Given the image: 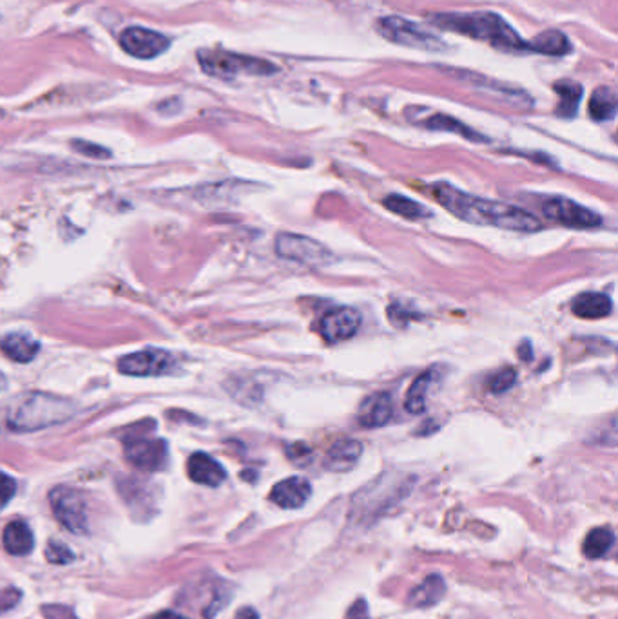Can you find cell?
<instances>
[{"mask_svg":"<svg viewBox=\"0 0 618 619\" xmlns=\"http://www.w3.org/2000/svg\"><path fill=\"white\" fill-rule=\"evenodd\" d=\"M236 619H259V614L250 606H243L236 612Z\"/></svg>","mask_w":618,"mask_h":619,"instance_id":"36","label":"cell"},{"mask_svg":"<svg viewBox=\"0 0 618 619\" xmlns=\"http://www.w3.org/2000/svg\"><path fill=\"white\" fill-rule=\"evenodd\" d=\"M431 380H433V373L424 371L411 382V386L406 393V400H404L406 411H410V413H422L424 411L426 396H428V389L431 386Z\"/></svg>","mask_w":618,"mask_h":619,"instance_id":"26","label":"cell"},{"mask_svg":"<svg viewBox=\"0 0 618 619\" xmlns=\"http://www.w3.org/2000/svg\"><path fill=\"white\" fill-rule=\"evenodd\" d=\"M4 384H5V378H4V375L0 373V387H4Z\"/></svg>","mask_w":618,"mask_h":619,"instance_id":"39","label":"cell"},{"mask_svg":"<svg viewBox=\"0 0 618 619\" xmlns=\"http://www.w3.org/2000/svg\"><path fill=\"white\" fill-rule=\"evenodd\" d=\"M611 310L613 300L600 291H585L573 300V313L580 319H602L607 317Z\"/></svg>","mask_w":618,"mask_h":619,"instance_id":"19","label":"cell"},{"mask_svg":"<svg viewBox=\"0 0 618 619\" xmlns=\"http://www.w3.org/2000/svg\"><path fill=\"white\" fill-rule=\"evenodd\" d=\"M187 474L192 481L208 487H217L227 478V472L221 467V463L207 452L190 454V458L187 460Z\"/></svg>","mask_w":618,"mask_h":619,"instance_id":"15","label":"cell"},{"mask_svg":"<svg viewBox=\"0 0 618 619\" xmlns=\"http://www.w3.org/2000/svg\"><path fill=\"white\" fill-rule=\"evenodd\" d=\"M428 20L444 31L459 33L480 42H486L500 51L527 52V42L497 13L475 11V13H437Z\"/></svg>","mask_w":618,"mask_h":619,"instance_id":"2","label":"cell"},{"mask_svg":"<svg viewBox=\"0 0 618 619\" xmlns=\"http://www.w3.org/2000/svg\"><path fill=\"white\" fill-rule=\"evenodd\" d=\"M120 45L121 49L140 60H150L165 52L170 45L169 38L158 31L147 27H127L120 33Z\"/></svg>","mask_w":618,"mask_h":619,"instance_id":"11","label":"cell"},{"mask_svg":"<svg viewBox=\"0 0 618 619\" xmlns=\"http://www.w3.org/2000/svg\"><path fill=\"white\" fill-rule=\"evenodd\" d=\"M382 203L390 212H393L404 219H424L430 215V212L420 203H417L410 197H404V195L393 194V195H388Z\"/></svg>","mask_w":618,"mask_h":619,"instance_id":"28","label":"cell"},{"mask_svg":"<svg viewBox=\"0 0 618 619\" xmlns=\"http://www.w3.org/2000/svg\"><path fill=\"white\" fill-rule=\"evenodd\" d=\"M589 116L594 121H609L616 114V94L611 87H598L593 90L587 105Z\"/></svg>","mask_w":618,"mask_h":619,"instance_id":"24","label":"cell"},{"mask_svg":"<svg viewBox=\"0 0 618 619\" xmlns=\"http://www.w3.org/2000/svg\"><path fill=\"white\" fill-rule=\"evenodd\" d=\"M72 148L83 156H89V157H94V159H103V157H109L111 152L100 145H94V143H89V141H82V139H74L71 141Z\"/></svg>","mask_w":618,"mask_h":619,"instance_id":"31","label":"cell"},{"mask_svg":"<svg viewBox=\"0 0 618 619\" xmlns=\"http://www.w3.org/2000/svg\"><path fill=\"white\" fill-rule=\"evenodd\" d=\"M430 190L437 203L468 223L489 224L513 232H538L542 228V223L524 208L475 197L448 183H435Z\"/></svg>","mask_w":618,"mask_h":619,"instance_id":"1","label":"cell"},{"mask_svg":"<svg viewBox=\"0 0 618 619\" xmlns=\"http://www.w3.org/2000/svg\"><path fill=\"white\" fill-rule=\"evenodd\" d=\"M517 382V371L513 367H506L502 371H498L491 380H489V391L495 395L506 393L507 389H511Z\"/></svg>","mask_w":618,"mask_h":619,"instance_id":"30","label":"cell"},{"mask_svg":"<svg viewBox=\"0 0 618 619\" xmlns=\"http://www.w3.org/2000/svg\"><path fill=\"white\" fill-rule=\"evenodd\" d=\"M446 74L455 78L457 81H462L480 92H486V94H497L502 101L513 105V107H529L533 105V100L522 90V89H513V87H507L500 81H495L491 78H486L482 74H477V72H471V71H464V69H446Z\"/></svg>","mask_w":618,"mask_h":619,"instance_id":"12","label":"cell"},{"mask_svg":"<svg viewBox=\"0 0 618 619\" xmlns=\"http://www.w3.org/2000/svg\"><path fill=\"white\" fill-rule=\"evenodd\" d=\"M45 557L53 565H67L74 559V554L69 550V547L65 543L49 541V545L45 548Z\"/></svg>","mask_w":618,"mask_h":619,"instance_id":"29","label":"cell"},{"mask_svg":"<svg viewBox=\"0 0 618 619\" xmlns=\"http://www.w3.org/2000/svg\"><path fill=\"white\" fill-rule=\"evenodd\" d=\"M286 452H288V458L294 462V463H304L303 456H306L308 460L312 458V449L304 443H294V445H288L286 447Z\"/></svg>","mask_w":618,"mask_h":619,"instance_id":"34","label":"cell"},{"mask_svg":"<svg viewBox=\"0 0 618 619\" xmlns=\"http://www.w3.org/2000/svg\"><path fill=\"white\" fill-rule=\"evenodd\" d=\"M2 543L5 550L13 556H25L33 550V532L27 527V523L16 519L5 525L4 534H2Z\"/></svg>","mask_w":618,"mask_h":619,"instance_id":"22","label":"cell"},{"mask_svg":"<svg viewBox=\"0 0 618 619\" xmlns=\"http://www.w3.org/2000/svg\"><path fill=\"white\" fill-rule=\"evenodd\" d=\"M156 619H188V617H185L181 614H176V612H161V614L156 615Z\"/></svg>","mask_w":618,"mask_h":619,"instance_id":"38","label":"cell"},{"mask_svg":"<svg viewBox=\"0 0 618 619\" xmlns=\"http://www.w3.org/2000/svg\"><path fill=\"white\" fill-rule=\"evenodd\" d=\"M393 416V402L388 393H375L368 396L357 414L362 427H381L388 424Z\"/></svg>","mask_w":618,"mask_h":619,"instance_id":"16","label":"cell"},{"mask_svg":"<svg viewBox=\"0 0 618 619\" xmlns=\"http://www.w3.org/2000/svg\"><path fill=\"white\" fill-rule=\"evenodd\" d=\"M49 505L58 523L69 532H87V505L82 492L67 485H58L49 492Z\"/></svg>","mask_w":618,"mask_h":619,"instance_id":"7","label":"cell"},{"mask_svg":"<svg viewBox=\"0 0 618 619\" xmlns=\"http://www.w3.org/2000/svg\"><path fill=\"white\" fill-rule=\"evenodd\" d=\"M359 324H361V313L355 308L339 306V308H332L321 317L317 324V331L326 342L335 344V342L353 337L355 331L359 329Z\"/></svg>","mask_w":618,"mask_h":619,"instance_id":"13","label":"cell"},{"mask_svg":"<svg viewBox=\"0 0 618 619\" xmlns=\"http://www.w3.org/2000/svg\"><path fill=\"white\" fill-rule=\"evenodd\" d=\"M444 590H446V585H444V579L439 574L428 576L417 588H413L410 592L408 603L411 606H419V608L433 606V605H437L442 599Z\"/></svg>","mask_w":618,"mask_h":619,"instance_id":"23","label":"cell"},{"mask_svg":"<svg viewBox=\"0 0 618 619\" xmlns=\"http://www.w3.org/2000/svg\"><path fill=\"white\" fill-rule=\"evenodd\" d=\"M614 543V534L607 527H598L589 530V534L584 539V554L591 559L602 557Z\"/></svg>","mask_w":618,"mask_h":619,"instance_id":"27","label":"cell"},{"mask_svg":"<svg viewBox=\"0 0 618 619\" xmlns=\"http://www.w3.org/2000/svg\"><path fill=\"white\" fill-rule=\"evenodd\" d=\"M198 62L208 76L214 78H236L239 74L248 76H270L279 72V67L274 65L268 60L246 56V54H236L221 49H201L198 52Z\"/></svg>","mask_w":618,"mask_h":619,"instance_id":"4","label":"cell"},{"mask_svg":"<svg viewBox=\"0 0 618 619\" xmlns=\"http://www.w3.org/2000/svg\"><path fill=\"white\" fill-rule=\"evenodd\" d=\"M0 349L7 358L24 364V362H31L36 357L40 349V342L29 333L13 331V333H5L0 338Z\"/></svg>","mask_w":618,"mask_h":619,"instance_id":"18","label":"cell"},{"mask_svg":"<svg viewBox=\"0 0 618 619\" xmlns=\"http://www.w3.org/2000/svg\"><path fill=\"white\" fill-rule=\"evenodd\" d=\"M123 449L127 462L140 471H159L169 460V447L163 438L132 433L123 440Z\"/></svg>","mask_w":618,"mask_h":619,"instance_id":"8","label":"cell"},{"mask_svg":"<svg viewBox=\"0 0 618 619\" xmlns=\"http://www.w3.org/2000/svg\"><path fill=\"white\" fill-rule=\"evenodd\" d=\"M176 358L159 348H145L118 358V371L129 376H159L174 369Z\"/></svg>","mask_w":618,"mask_h":619,"instance_id":"9","label":"cell"},{"mask_svg":"<svg viewBox=\"0 0 618 619\" xmlns=\"http://www.w3.org/2000/svg\"><path fill=\"white\" fill-rule=\"evenodd\" d=\"M542 212L547 219L571 228H596L602 224V217L596 212L567 197H549L542 205Z\"/></svg>","mask_w":618,"mask_h":619,"instance_id":"10","label":"cell"},{"mask_svg":"<svg viewBox=\"0 0 618 619\" xmlns=\"http://www.w3.org/2000/svg\"><path fill=\"white\" fill-rule=\"evenodd\" d=\"M428 129L431 130H446V132H453V134H459L466 139H471V141H486V138L478 132H475L473 129H469L468 125H464L462 121L448 116V114H435L431 118L426 119L424 123Z\"/></svg>","mask_w":618,"mask_h":619,"instance_id":"25","label":"cell"},{"mask_svg":"<svg viewBox=\"0 0 618 619\" xmlns=\"http://www.w3.org/2000/svg\"><path fill=\"white\" fill-rule=\"evenodd\" d=\"M16 492V481L0 471V509H4Z\"/></svg>","mask_w":618,"mask_h":619,"instance_id":"32","label":"cell"},{"mask_svg":"<svg viewBox=\"0 0 618 619\" xmlns=\"http://www.w3.org/2000/svg\"><path fill=\"white\" fill-rule=\"evenodd\" d=\"M74 414V404L63 396L31 391L20 395L9 407L7 425L18 433H29L58 425Z\"/></svg>","mask_w":618,"mask_h":619,"instance_id":"3","label":"cell"},{"mask_svg":"<svg viewBox=\"0 0 618 619\" xmlns=\"http://www.w3.org/2000/svg\"><path fill=\"white\" fill-rule=\"evenodd\" d=\"M377 31L382 38L390 40L391 43L419 49V51H430L439 52L448 49L446 42L435 34L430 29H424L422 25L406 20L402 16H384L377 22Z\"/></svg>","mask_w":618,"mask_h":619,"instance_id":"5","label":"cell"},{"mask_svg":"<svg viewBox=\"0 0 618 619\" xmlns=\"http://www.w3.org/2000/svg\"><path fill=\"white\" fill-rule=\"evenodd\" d=\"M361 452H362L361 442L352 440V438L337 440V442L326 451L324 467H326L328 471H333V472H346V471H350V469L357 463Z\"/></svg>","mask_w":618,"mask_h":619,"instance_id":"17","label":"cell"},{"mask_svg":"<svg viewBox=\"0 0 618 619\" xmlns=\"http://www.w3.org/2000/svg\"><path fill=\"white\" fill-rule=\"evenodd\" d=\"M20 599V590L16 588H5V590H0V614L11 610Z\"/></svg>","mask_w":618,"mask_h":619,"instance_id":"33","label":"cell"},{"mask_svg":"<svg viewBox=\"0 0 618 619\" xmlns=\"http://www.w3.org/2000/svg\"><path fill=\"white\" fill-rule=\"evenodd\" d=\"M274 248L279 257L306 266H324L333 259L332 252L319 241L290 232L279 233L275 237Z\"/></svg>","mask_w":618,"mask_h":619,"instance_id":"6","label":"cell"},{"mask_svg":"<svg viewBox=\"0 0 618 619\" xmlns=\"http://www.w3.org/2000/svg\"><path fill=\"white\" fill-rule=\"evenodd\" d=\"M518 355H520V358H522V360H529V358H531V344H529L527 340L520 344V348H518Z\"/></svg>","mask_w":618,"mask_h":619,"instance_id":"37","label":"cell"},{"mask_svg":"<svg viewBox=\"0 0 618 619\" xmlns=\"http://www.w3.org/2000/svg\"><path fill=\"white\" fill-rule=\"evenodd\" d=\"M43 615L47 619H74V614L67 606H58V605H47L43 606Z\"/></svg>","mask_w":618,"mask_h":619,"instance_id":"35","label":"cell"},{"mask_svg":"<svg viewBox=\"0 0 618 619\" xmlns=\"http://www.w3.org/2000/svg\"><path fill=\"white\" fill-rule=\"evenodd\" d=\"M312 494V487L303 476H290L277 481L270 490V500L283 509H297L306 503Z\"/></svg>","mask_w":618,"mask_h":619,"instance_id":"14","label":"cell"},{"mask_svg":"<svg viewBox=\"0 0 618 619\" xmlns=\"http://www.w3.org/2000/svg\"><path fill=\"white\" fill-rule=\"evenodd\" d=\"M553 90L556 92L558 96V105H556V116L560 118H575L576 116V110H578V105H580V100H582V94H584V89L578 81H573V80H558L555 81L553 85Z\"/></svg>","mask_w":618,"mask_h":619,"instance_id":"21","label":"cell"},{"mask_svg":"<svg viewBox=\"0 0 618 619\" xmlns=\"http://www.w3.org/2000/svg\"><path fill=\"white\" fill-rule=\"evenodd\" d=\"M527 49L531 52H538L546 56H564L571 52V42L562 31L547 29V31L538 33L533 40H529Z\"/></svg>","mask_w":618,"mask_h":619,"instance_id":"20","label":"cell"}]
</instances>
